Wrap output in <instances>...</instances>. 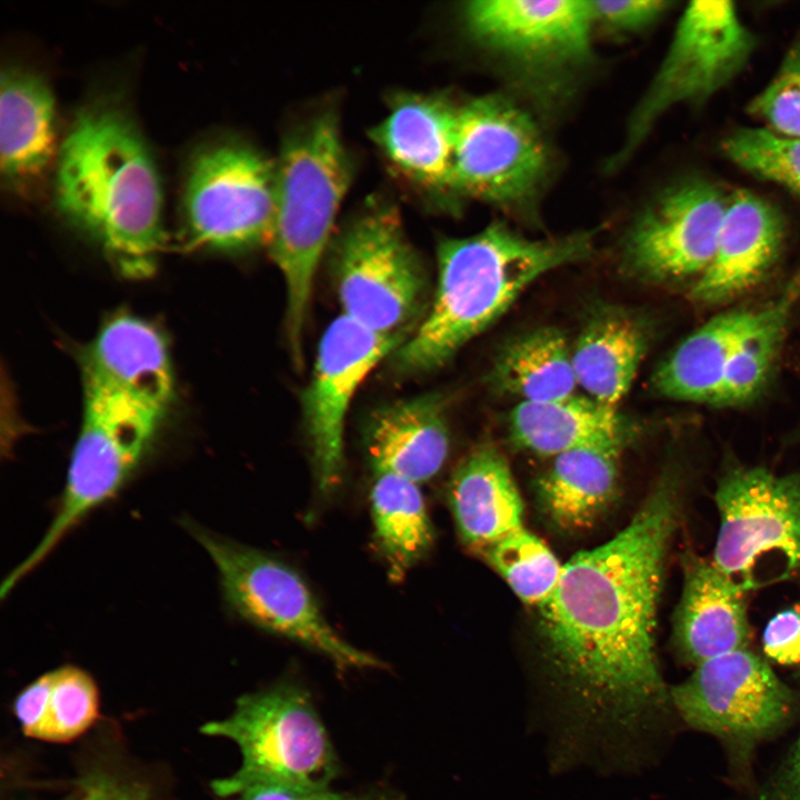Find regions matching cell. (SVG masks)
I'll use <instances>...</instances> for the list:
<instances>
[{
  "label": "cell",
  "instance_id": "cell-33",
  "mask_svg": "<svg viewBox=\"0 0 800 800\" xmlns=\"http://www.w3.org/2000/svg\"><path fill=\"white\" fill-rule=\"evenodd\" d=\"M723 150L744 170L800 194V138L741 128L728 136Z\"/></svg>",
  "mask_w": 800,
  "mask_h": 800
},
{
  "label": "cell",
  "instance_id": "cell-14",
  "mask_svg": "<svg viewBox=\"0 0 800 800\" xmlns=\"http://www.w3.org/2000/svg\"><path fill=\"white\" fill-rule=\"evenodd\" d=\"M670 697L690 727L741 741L779 729L792 708L790 690L766 661L747 649L694 667Z\"/></svg>",
  "mask_w": 800,
  "mask_h": 800
},
{
  "label": "cell",
  "instance_id": "cell-36",
  "mask_svg": "<svg viewBox=\"0 0 800 800\" xmlns=\"http://www.w3.org/2000/svg\"><path fill=\"white\" fill-rule=\"evenodd\" d=\"M762 644L766 656L777 663H800V606L784 609L768 621Z\"/></svg>",
  "mask_w": 800,
  "mask_h": 800
},
{
  "label": "cell",
  "instance_id": "cell-3",
  "mask_svg": "<svg viewBox=\"0 0 800 800\" xmlns=\"http://www.w3.org/2000/svg\"><path fill=\"white\" fill-rule=\"evenodd\" d=\"M592 233L533 240L502 222L438 246V284L410 337L392 353L397 373L412 376L447 363L538 278L587 258Z\"/></svg>",
  "mask_w": 800,
  "mask_h": 800
},
{
  "label": "cell",
  "instance_id": "cell-37",
  "mask_svg": "<svg viewBox=\"0 0 800 800\" xmlns=\"http://www.w3.org/2000/svg\"><path fill=\"white\" fill-rule=\"evenodd\" d=\"M227 800H399L390 794H353L326 789H287L269 786L246 788Z\"/></svg>",
  "mask_w": 800,
  "mask_h": 800
},
{
  "label": "cell",
  "instance_id": "cell-34",
  "mask_svg": "<svg viewBox=\"0 0 800 800\" xmlns=\"http://www.w3.org/2000/svg\"><path fill=\"white\" fill-rule=\"evenodd\" d=\"M749 112L773 132L800 138V38L790 47L773 80L750 102Z\"/></svg>",
  "mask_w": 800,
  "mask_h": 800
},
{
  "label": "cell",
  "instance_id": "cell-26",
  "mask_svg": "<svg viewBox=\"0 0 800 800\" xmlns=\"http://www.w3.org/2000/svg\"><path fill=\"white\" fill-rule=\"evenodd\" d=\"M508 429L514 444L551 458L584 447H622L626 440L617 410L578 394L554 401H521L509 414Z\"/></svg>",
  "mask_w": 800,
  "mask_h": 800
},
{
  "label": "cell",
  "instance_id": "cell-23",
  "mask_svg": "<svg viewBox=\"0 0 800 800\" xmlns=\"http://www.w3.org/2000/svg\"><path fill=\"white\" fill-rule=\"evenodd\" d=\"M56 148L54 101L41 76L10 67L1 74L0 162L11 187L41 178Z\"/></svg>",
  "mask_w": 800,
  "mask_h": 800
},
{
  "label": "cell",
  "instance_id": "cell-2",
  "mask_svg": "<svg viewBox=\"0 0 800 800\" xmlns=\"http://www.w3.org/2000/svg\"><path fill=\"white\" fill-rule=\"evenodd\" d=\"M53 194L60 213L122 273H151L163 242L162 188L123 107L103 100L76 114L58 149Z\"/></svg>",
  "mask_w": 800,
  "mask_h": 800
},
{
  "label": "cell",
  "instance_id": "cell-10",
  "mask_svg": "<svg viewBox=\"0 0 800 800\" xmlns=\"http://www.w3.org/2000/svg\"><path fill=\"white\" fill-rule=\"evenodd\" d=\"M719 530L712 563L746 592L762 564L781 578L800 572V474L737 467L716 489Z\"/></svg>",
  "mask_w": 800,
  "mask_h": 800
},
{
  "label": "cell",
  "instance_id": "cell-12",
  "mask_svg": "<svg viewBox=\"0 0 800 800\" xmlns=\"http://www.w3.org/2000/svg\"><path fill=\"white\" fill-rule=\"evenodd\" d=\"M547 163L536 124L506 98L480 97L459 107L453 152L456 193L514 207L533 196Z\"/></svg>",
  "mask_w": 800,
  "mask_h": 800
},
{
  "label": "cell",
  "instance_id": "cell-5",
  "mask_svg": "<svg viewBox=\"0 0 800 800\" xmlns=\"http://www.w3.org/2000/svg\"><path fill=\"white\" fill-rule=\"evenodd\" d=\"M201 731L236 743L241 766L212 783L230 798L256 786L326 789L339 774V761L310 691L293 679L241 696L222 720Z\"/></svg>",
  "mask_w": 800,
  "mask_h": 800
},
{
  "label": "cell",
  "instance_id": "cell-6",
  "mask_svg": "<svg viewBox=\"0 0 800 800\" xmlns=\"http://www.w3.org/2000/svg\"><path fill=\"white\" fill-rule=\"evenodd\" d=\"M83 416L64 490L38 546L3 580L7 596L92 510L112 499L148 452L166 411L82 374Z\"/></svg>",
  "mask_w": 800,
  "mask_h": 800
},
{
  "label": "cell",
  "instance_id": "cell-29",
  "mask_svg": "<svg viewBox=\"0 0 800 800\" xmlns=\"http://www.w3.org/2000/svg\"><path fill=\"white\" fill-rule=\"evenodd\" d=\"M571 356L560 330L539 328L502 348L491 371V382L522 402L561 400L576 394L578 387Z\"/></svg>",
  "mask_w": 800,
  "mask_h": 800
},
{
  "label": "cell",
  "instance_id": "cell-4",
  "mask_svg": "<svg viewBox=\"0 0 800 800\" xmlns=\"http://www.w3.org/2000/svg\"><path fill=\"white\" fill-rule=\"evenodd\" d=\"M276 178V216L268 249L284 280L287 341L299 367L317 269L352 178L333 110L317 112L286 136Z\"/></svg>",
  "mask_w": 800,
  "mask_h": 800
},
{
  "label": "cell",
  "instance_id": "cell-20",
  "mask_svg": "<svg viewBox=\"0 0 800 800\" xmlns=\"http://www.w3.org/2000/svg\"><path fill=\"white\" fill-rule=\"evenodd\" d=\"M363 444L376 474H396L418 484L443 467L450 447L444 398L436 392L397 400L369 417Z\"/></svg>",
  "mask_w": 800,
  "mask_h": 800
},
{
  "label": "cell",
  "instance_id": "cell-24",
  "mask_svg": "<svg viewBox=\"0 0 800 800\" xmlns=\"http://www.w3.org/2000/svg\"><path fill=\"white\" fill-rule=\"evenodd\" d=\"M761 308L721 312L687 336L654 371L653 389L669 399L713 404L726 367Z\"/></svg>",
  "mask_w": 800,
  "mask_h": 800
},
{
  "label": "cell",
  "instance_id": "cell-7",
  "mask_svg": "<svg viewBox=\"0 0 800 800\" xmlns=\"http://www.w3.org/2000/svg\"><path fill=\"white\" fill-rule=\"evenodd\" d=\"M332 273L342 314L374 332L407 340L429 308L426 270L386 199L367 200L343 227Z\"/></svg>",
  "mask_w": 800,
  "mask_h": 800
},
{
  "label": "cell",
  "instance_id": "cell-16",
  "mask_svg": "<svg viewBox=\"0 0 800 800\" xmlns=\"http://www.w3.org/2000/svg\"><path fill=\"white\" fill-rule=\"evenodd\" d=\"M462 16L480 44L523 63L579 62L590 52L594 26L590 1H472Z\"/></svg>",
  "mask_w": 800,
  "mask_h": 800
},
{
  "label": "cell",
  "instance_id": "cell-19",
  "mask_svg": "<svg viewBox=\"0 0 800 800\" xmlns=\"http://www.w3.org/2000/svg\"><path fill=\"white\" fill-rule=\"evenodd\" d=\"M744 594L712 561L696 554L686 558L672 629L674 649L684 662L697 667L747 649L750 629Z\"/></svg>",
  "mask_w": 800,
  "mask_h": 800
},
{
  "label": "cell",
  "instance_id": "cell-17",
  "mask_svg": "<svg viewBox=\"0 0 800 800\" xmlns=\"http://www.w3.org/2000/svg\"><path fill=\"white\" fill-rule=\"evenodd\" d=\"M458 110L459 107L434 94H399L370 136L391 167L410 184L429 194L456 193Z\"/></svg>",
  "mask_w": 800,
  "mask_h": 800
},
{
  "label": "cell",
  "instance_id": "cell-31",
  "mask_svg": "<svg viewBox=\"0 0 800 800\" xmlns=\"http://www.w3.org/2000/svg\"><path fill=\"white\" fill-rule=\"evenodd\" d=\"M800 303V269L773 298L728 362L714 406L733 407L759 397L782 350L791 317Z\"/></svg>",
  "mask_w": 800,
  "mask_h": 800
},
{
  "label": "cell",
  "instance_id": "cell-11",
  "mask_svg": "<svg viewBox=\"0 0 800 800\" xmlns=\"http://www.w3.org/2000/svg\"><path fill=\"white\" fill-rule=\"evenodd\" d=\"M754 47V36L730 1L691 2L632 113L614 162L626 160L668 109L682 102L701 103L727 86L747 66Z\"/></svg>",
  "mask_w": 800,
  "mask_h": 800
},
{
  "label": "cell",
  "instance_id": "cell-13",
  "mask_svg": "<svg viewBox=\"0 0 800 800\" xmlns=\"http://www.w3.org/2000/svg\"><path fill=\"white\" fill-rule=\"evenodd\" d=\"M404 338L374 332L341 314L324 330L302 412L319 493L333 494L344 470L343 436L350 403L362 381Z\"/></svg>",
  "mask_w": 800,
  "mask_h": 800
},
{
  "label": "cell",
  "instance_id": "cell-30",
  "mask_svg": "<svg viewBox=\"0 0 800 800\" xmlns=\"http://www.w3.org/2000/svg\"><path fill=\"white\" fill-rule=\"evenodd\" d=\"M98 689L83 670L67 666L39 677L16 699L14 713L26 736L70 741L97 719Z\"/></svg>",
  "mask_w": 800,
  "mask_h": 800
},
{
  "label": "cell",
  "instance_id": "cell-21",
  "mask_svg": "<svg viewBox=\"0 0 800 800\" xmlns=\"http://www.w3.org/2000/svg\"><path fill=\"white\" fill-rule=\"evenodd\" d=\"M448 502L462 542L473 552L523 527V503L503 454L472 449L453 470Z\"/></svg>",
  "mask_w": 800,
  "mask_h": 800
},
{
  "label": "cell",
  "instance_id": "cell-22",
  "mask_svg": "<svg viewBox=\"0 0 800 800\" xmlns=\"http://www.w3.org/2000/svg\"><path fill=\"white\" fill-rule=\"evenodd\" d=\"M82 374L124 390L163 410L174 392L167 341L150 322L119 314L100 329L82 361Z\"/></svg>",
  "mask_w": 800,
  "mask_h": 800
},
{
  "label": "cell",
  "instance_id": "cell-38",
  "mask_svg": "<svg viewBox=\"0 0 800 800\" xmlns=\"http://www.w3.org/2000/svg\"><path fill=\"white\" fill-rule=\"evenodd\" d=\"M79 800H150V792L139 781L107 772H94L81 781Z\"/></svg>",
  "mask_w": 800,
  "mask_h": 800
},
{
  "label": "cell",
  "instance_id": "cell-27",
  "mask_svg": "<svg viewBox=\"0 0 800 800\" xmlns=\"http://www.w3.org/2000/svg\"><path fill=\"white\" fill-rule=\"evenodd\" d=\"M639 321L622 311H601L581 331L571 350L580 386L591 399L617 410L647 350Z\"/></svg>",
  "mask_w": 800,
  "mask_h": 800
},
{
  "label": "cell",
  "instance_id": "cell-32",
  "mask_svg": "<svg viewBox=\"0 0 800 800\" xmlns=\"http://www.w3.org/2000/svg\"><path fill=\"white\" fill-rule=\"evenodd\" d=\"M478 553L522 602L538 607L552 596L563 570L546 543L524 527Z\"/></svg>",
  "mask_w": 800,
  "mask_h": 800
},
{
  "label": "cell",
  "instance_id": "cell-35",
  "mask_svg": "<svg viewBox=\"0 0 800 800\" xmlns=\"http://www.w3.org/2000/svg\"><path fill=\"white\" fill-rule=\"evenodd\" d=\"M670 4L662 0L590 1L593 23L617 32H634L649 27Z\"/></svg>",
  "mask_w": 800,
  "mask_h": 800
},
{
  "label": "cell",
  "instance_id": "cell-9",
  "mask_svg": "<svg viewBox=\"0 0 800 800\" xmlns=\"http://www.w3.org/2000/svg\"><path fill=\"white\" fill-rule=\"evenodd\" d=\"M276 161L222 141L200 150L188 170L182 210L191 244L243 251L269 244L276 216Z\"/></svg>",
  "mask_w": 800,
  "mask_h": 800
},
{
  "label": "cell",
  "instance_id": "cell-28",
  "mask_svg": "<svg viewBox=\"0 0 800 800\" xmlns=\"http://www.w3.org/2000/svg\"><path fill=\"white\" fill-rule=\"evenodd\" d=\"M370 507L377 548L389 578L400 581L434 542V529L419 484L396 474H376Z\"/></svg>",
  "mask_w": 800,
  "mask_h": 800
},
{
  "label": "cell",
  "instance_id": "cell-39",
  "mask_svg": "<svg viewBox=\"0 0 800 800\" xmlns=\"http://www.w3.org/2000/svg\"><path fill=\"white\" fill-rule=\"evenodd\" d=\"M761 800H800V739Z\"/></svg>",
  "mask_w": 800,
  "mask_h": 800
},
{
  "label": "cell",
  "instance_id": "cell-8",
  "mask_svg": "<svg viewBox=\"0 0 800 800\" xmlns=\"http://www.w3.org/2000/svg\"><path fill=\"white\" fill-rule=\"evenodd\" d=\"M219 573L224 601L249 623L329 659L339 670L381 669L332 628L297 570L256 548L187 523Z\"/></svg>",
  "mask_w": 800,
  "mask_h": 800
},
{
  "label": "cell",
  "instance_id": "cell-1",
  "mask_svg": "<svg viewBox=\"0 0 800 800\" xmlns=\"http://www.w3.org/2000/svg\"><path fill=\"white\" fill-rule=\"evenodd\" d=\"M678 511L677 479L666 476L620 532L563 564L554 592L539 607L554 669L621 723L663 697L654 631Z\"/></svg>",
  "mask_w": 800,
  "mask_h": 800
},
{
  "label": "cell",
  "instance_id": "cell-18",
  "mask_svg": "<svg viewBox=\"0 0 800 800\" xmlns=\"http://www.w3.org/2000/svg\"><path fill=\"white\" fill-rule=\"evenodd\" d=\"M784 228L769 202L737 191L727 200L714 254L694 281L690 297L703 306L734 300L756 288L777 262Z\"/></svg>",
  "mask_w": 800,
  "mask_h": 800
},
{
  "label": "cell",
  "instance_id": "cell-25",
  "mask_svg": "<svg viewBox=\"0 0 800 800\" xmlns=\"http://www.w3.org/2000/svg\"><path fill=\"white\" fill-rule=\"evenodd\" d=\"M620 446L584 447L552 457L537 482L546 518L559 530L593 526L617 497Z\"/></svg>",
  "mask_w": 800,
  "mask_h": 800
},
{
  "label": "cell",
  "instance_id": "cell-15",
  "mask_svg": "<svg viewBox=\"0 0 800 800\" xmlns=\"http://www.w3.org/2000/svg\"><path fill=\"white\" fill-rule=\"evenodd\" d=\"M726 207L721 191L706 180L669 188L631 227L624 246L628 267L656 282L697 280L714 254Z\"/></svg>",
  "mask_w": 800,
  "mask_h": 800
}]
</instances>
